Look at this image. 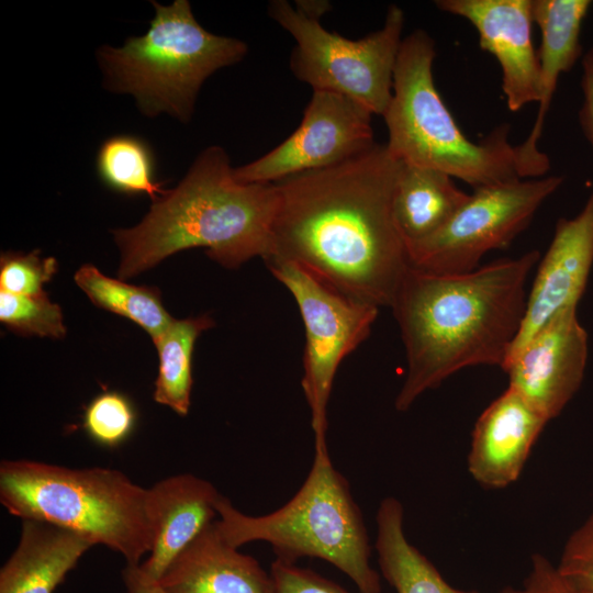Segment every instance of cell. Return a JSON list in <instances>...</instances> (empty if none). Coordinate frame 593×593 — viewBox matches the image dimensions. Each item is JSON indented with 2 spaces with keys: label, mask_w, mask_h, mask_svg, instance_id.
<instances>
[{
  "label": "cell",
  "mask_w": 593,
  "mask_h": 593,
  "mask_svg": "<svg viewBox=\"0 0 593 593\" xmlns=\"http://www.w3.org/2000/svg\"><path fill=\"white\" fill-rule=\"evenodd\" d=\"M268 15L295 41L290 68L313 91H329L383 115L392 99L393 72L402 44L403 10L389 7L383 26L360 40L325 30L286 0H272Z\"/></svg>",
  "instance_id": "cell-8"
},
{
  "label": "cell",
  "mask_w": 593,
  "mask_h": 593,
  "mask_svg": "<svg viewBox=\"0 0 593 593\" xmlns=\"http://www.w3.org/2000/svg\"><path fill=\"white\" fill-rule=\"evenodd\" d=\"M233 170L226 152L209 146L137 225L112 231L120 250L119 279L193 247L206 248V255L227 269L255 257L265 260L271 250L276 186L242 183Z\"/></svg>",
  "instance_id": "cell-3"
},
{
  "label": "cell",
  "mask_w": 593,
  "mask_h": 593,
  "mask_svg": "<svg viewBox=\"0 0 593 593\" xmlns=\"http://www.w3.org/2000/svg\"><path fill=\"white\" fill-rule=\"evenodd\" d=\"M270 574L275 593H349L314 571L278 559L272 562Z\"/></svg>",
  "instance_id": "cell-29"
},
{
  "label": "cell",
  "mask_w": 593,
  "mask_h": 593,
  "mask_svg": "<svg viewBox=\"0 0 593 593\" xmlns=\"http://www.w3.org/2000/svg\"><path fill=\"white\" fill-rule=\"evenodd\" d=\"M219 530L233 547L262 540L277 559L295 563L302 557L323 559L348 575L360 593H380L379 574L370 566V542L361 511L346 478L327 449H314L311 470L295 495L262 516L236 510L227 497L216 502Z\"/></svg>",
  "instance_id": "cell-6"
},
{
  "label": "cell",
  "mask_w": 593,
  "mask_h": 593,
  "mask_svg": "<svg viewBox=\"0 0 593 593\" xmlns=\"http://www.w3.org/2000/svg\"><path fill=\"white\" fill-rule=\"evenodd\" d=\"M126 593H166L159 582L148 575L141 564H126L122 570Z\"/></svg>",
  "instance_id": "cell-32"
},
{
  "label": "cell",
  "mask_w": 593,
  "mask_h": 593,
  "mask_svg": "<svg viewBox=\"0 0 593 593\" xmlns=\"http://www.w3.org/2000/svg\"><path fill=\"white\" fill-rule=\"evenodd\" d=\"M590 0H533V20L541 32L539 60V107L533 128L516 145L522 179L541 178L550 168L546 154L537 148L558 79L581 55L580 33L591 7Z\"/></svg>",
  "instance_id": "cell-16"
},
{
  "label": "cell",
  "mask_w": 593,
  "mask_h": 593,
  "mask_svg": "<svg viewBox=\"0 0 593 593\" xmlns=\"http://www.w3.org/2000/svg\"><path fill=\"white\" fill-rule=\"evenodd\" d=\"M501 593H579L567 582L546 557L535 553L530 571L519 588H505Z\"/></svg>",
  "instance_id": "cell-30"
},
{
  "label": "cell",
  "mask_w": 593,
  "mask_h": 593,
  "mask_svg": "<svg viewBox=\"0 0 593 593\" xmlns=\"http://www.w3.org/2000/svg\"><path fill=\"white\" fill-rule=\"evenodd\" d=\"M266 262L300 310L305 329L301 385L311 411L314 449H327V404L336 371L368 338L379 307L340 294L293 264Z\"/></svg>",
  "instance_id": "cell-10"
},
{
  "label": "cell",
  "mask_w": 593,
  "mask_h": 593,
  "mask_svg": "<svg viewBox=\"0 0 593 593\" xmlns=\"http://www.w3.org/2000/svg\"><path fill=\"white\" fill-rule=\"evenodd\" d=\"M592 266L593 192L578 215L557 222L528 292L523 323L507 359L557 315L577 309Z\"/></svg>",
  "instance_id": "cell-14"
},
{
  "label": "cell",
  "mask_w": 593,
  "mask_h": 593,
  "mask_svg": "<svg viewBox=\"0 0 593 593\" xmlns=\"http://www.w3.org/2000/svg\"><path fill=\"white\" fill-rule=\"evenodd\" d=\"M74 280L94 305L139 325L153 343L175 320L165 309L156 287L134 286L110 278L89 264L76 271Z\"/></svg>",
  "instance_id": "cell-23"
},
{
  "label": "cell",
  "mask_w": 593,
  "mask_h": 593,
  "mask_svg": "<svg viewBox=\"0 0 593 593\" xmlns=\"http://www.w3.org/2000/svg\"><path fill=\"white\" fill-rule=\"evenodd\" d=\"M556 567L579 593H593V513L569 536Z\"/></svg>",
  "instance_id": "cell-28"
},
{
  "label": "cell",
  "mask_w": 593,
  "mask_h": 593,
  "mask_svg": "<svg viewBox=\"0 0 593 593\" xmlns=\"http://www.w3.org/2000/svg\"><path fill=\"white\" fill-rule=\"evenodd\" d=\"M220 496L209 481L191 473L166 478L147 489L153 541L141 568L158 581L175 558L215 521Z\"/></svg>",
  "instance_id": "cell-17"
},
{
  "label": "cell",
  "mask_w": 593,
  "mask_h": 593,
  "mask_svg": "<svg viewBox=\"0 0 593 593\" xmlns=\"http://www.w3.org/2000/svg\"><path fill=\"white\" fill-rule=\"evenodd\" d=\"M588 354V333L577 309H570L540 328L502 369L508 377V389L549 422L580 389Z\"/></svg>",
  "instance_id": "cell-12"
},
{
  "label": "cell",
  "mask_w": 593,
  "mask_h": 593,
  "mask_svg": "<svg viewBox=\"0 0 593 593\" xmlns=\"http://www.w3.org/2000/svg\"><path fill=\"white\" fill-rule=\"evenodd\" d=\"M136 421L132 402L122 393L109 391L96 396L83 413V429L101 446L114 448L132 433Z\"/></svg>",
  "instance_id": "cell-26"
},
{
  "label": "cell",
  "mask_w": 593,
  "mask_h": 593,
  "mask_svg": "<svg viewBox=\"0 0 593 593\" xmlns=\"http://www.w3.org/2000/svg\"><path fill=\"white\" fill-rule=\"evenodd\" d=\"M435 43L416 30L403 38L390 104L382 115L389 153L403 164L440 170L479 189L522 179L516 145L502 124L473 143L460 131L436 89Z\"/></svg>",
  "instance_id": "cell-4"
},
{
  "label": "cell",
  "mask_w": 593,
  "mask_h": 593,
  "mask_svg": "<svg viewBox=\"0 0 593 593\" xmlns=\"http://www.w3.org/2000/svg\"><path fill=\"white\" fill-rule=\"evenodd\" d=\"M0 321L23 336L61 339L67 333L60 306L47 294L27 296L0 291Z\"/></svg>",
  "instance_id": "cell-25"
},
{
  "label": "cell",
  "mask_w": 593,
  "mask_h": 593,
  "mask_svg": "<svg viewBox=\"0 0 593 593\" xmlns=\"http://www.w3.org/2000/svg\"><path fill=\"white\" fill-rule=\"evenodd\" d=\"M0 502L21 519L46 522L104 545L126 564H141L152 548L147 489L115 469L3 460Z\"/></svg>",
  "instance_id": "cell-5"
},
{
  "label": "cell",
  "mask_w": 593,
  "mask_h": 593,
  "mask_svg": "<svg viewBox=\"0 0 593 593\" xmlns=\"http://www.w3.org/2000/svg\"><path fill=\"white\" fill-rule=\"evenodd\" d=\"M438 9L468 20L479 44L502 69V89L512 112L539 100V60L532 43L533 0H438Z\"/></svg>",
  "instance_id": "cell-13"
},
{
  "label": "cell",
  "mask_w": 593,
  "mask_h": 593,
  "mask_svg": "<svg viewBox=\"0 0 593 593\" xmlns=\"http://www.w3.org/2000/svg\"><path fill=\"white\" fill-rule=\"evenodd\" d=\"M58 268L54 257H42L35 249L30 253L7 251L0 257V291L16 295L47 294L43 286Z\"/></svg>",
  "instance_id": "cell-27"
},
{
  "label": "cell",
  "mask_w": 593,
  "mask_h": 593,
  "mask_svg": "<svg viewBox=\"0 0 593 593\" xmlns=\"http://www.w3.org/2000/svg\"><path fill=\"white\" fill-rule=\"evenodd\" d=\"M582 69L583 102L579 111V122L585 138L593 148V48L583 56Z\"/></svg>",
  "instance_id": "cell-31"
},
{
  "label": "cell",
  "mask_w": 593,
  "mask_h": 593,
  "mask_svg": "<svg viewBox=\"0 0 593 593\" xmlns=\"http://www.w3.org/2000/svg\"><path fill=\"white\" fill-rule=\"evenodd\" d=\"M213 326L214 320L209 314L174 320L154 342L159 367L153 398L181 416L189 413L191 404L194 344L204 331Z\"/></svg>",
  "instance_id": "cell-22"
},
{
  "label": "cell",
  "mask_w": 593,
  "mask_h": 593,
  "mask_svg": "<svg viewBox=\"0 0 593 593\" xmlns=\"http://www.w3.org/2000/svg\"><path fill=\"white\" fill-rule=\"evenodd\" d=\"M372 115L345 96L313 91L298 128L269 153L234 168V177L242 183H276L346 161L376 144Z\"/></svg>",
  "instance_id": "cell-11"
},
{
  "label": "cell",
  "mask_w": 593,
  "mask_h": 593,
  "mask_svg": "<svg viewBox=\"0 0 593 593\" xmlns=\"http://www.w3.org/2000/svg\"><path fill=\"white\" fill-rule=\"evenodd\" d=\"M166 593H275L267 573L209 524L169 564L158 580Z\"/></svg>",
  "instance_id": "cell-18"
},
{
  "label": "cell",
  "mask_w": 593,
  "mask_h": 593,
  "mask_svg": "<svg viewBox=\"0 0 593 593\" xmlns=\"http://www.w3.org/2000/svg\"><path fill=\"white\" fill-rule=\"evenodd\" d=\"M376 549L381 572L398 593H478L451 586L406 538L404 511L394 497L381 501L376 515Z\"/></svg>",
  "instance_id": "cell-21"
},
{
  "label": "cell",
  "mask_w": 593,
  "mask_h": 593,
  "mask_svg": "<svg viewBox=\"0 0 593 593\" xmlns=\"http://www.w3.org/2000/svg\"><path fill=\"white\" fill-rule=\"evenodd\" d=\"M562 182L549 176L474 189L440 230L406 246L410 267L436 275L478 269L488 251L506 247L529 225Z\"/></svg>",
  "instance_id": "cell-9"
},
{
  "label": "cell",
  "mask_w": 593,
  "mask_h": 593,
  "mask_svg": "<svg viewBox=\"0 0 593 593\" xmlns=\"http://www.w3.org/2000/svg\"><path fill=\"white\" fill-rule=\"evenodd\" d=\"M92 546L72 530L22 519L19 544L0 570V593H53Z\"/></svg>",
  "instance_id": "cell-19"
},
{
  "label": "cell",
  "mask_w": 593,
  "mask_h": 593,
  "mask_svg": "<svg viewBox=\"0 0 593 593\" xmlns=\"http://www.w3.org/2000/svg\"><path fill=\"white\" fill-rule=\"evenodd\" d=\"M548 421L526 400L506 389L478 417L468 455V470L485 488L515 482Z\"/></svg>",
  "instance_id": "cell-15"
},
{
  "label": "cell",
  "mask_w": 593,
  "mask_h": 593,
  "mask_svg": "<svg viewBox=\"0 0 593 593\" xmlns=\"http://www.w3.org/2000/svg\"><path fill=\"white\" fill-rule=\"evenodd\" d=\"M402 163L385 144L335 166L275 183L271 250L353 300L391 307L410 267L393 217Z\"/></svg>",
  "instance_id": "cell-1"
},
{
  "label": "cell",
  "mask_w": 593,
  "mask_h": 593,
  "mask_svg": "<svg viewBox=\"0 0 593 593\" xmlns=\"http://www.w3.org/2000/svg\"><path fill=\"white\" fill-rule=\"evenodd\" d=\"M449 175L433 168L402 163L392 211L405 242H421L440 230L468 201Z\"/></svg>",
  "instance_id": "cell-20"
},
{
  "label": "cell",
  "mask_w": 593,
  "mask_h": 593,
  "mask_svg": "<svg viewBox=\"0 0 593 593\" xmlns=\"http://www.w3.org/2000/svg\"><path fill=\"white\" fill-rule=\"evenodd\" d=\"M295 10L309 19L320 21L321 16L328 12L332 8L329 1L325 0H298L295 1Z\"/></svg>",
  "instance_id": "cell-33"
},
{
  "label": "cell",
  "mask_w": 593,
  "mask_h": 593,
  "mask_svg": "<svg viewBox=\"0 0 593 593\" xmlns=\"http://www.w3.org/2000/svg\"><path fill=\"white\" fill-rule=\"evenodd\" d=\"M97 171L110 189L125 194H147L153 202L167 193L158 181L150 146L134 135L107 138L97 154Z\"/></svg>",
  "instance_id": "cell-24"
},
{
  "label": "cell",
  "mask_w": 593,
  "mask_h": 593,
  "mask_svg": "<svg viewBox=\"0 0 593 593\" xmlns=\"http://www.w3.org/2000/svg\"><path fill=\"white\" fill-rule=\"evenodd\" d=\"M150 2L155 15L146 34L126 38L121 47L97 49L102 83L110 92L131 94L147 118L168 114L188 123L204 81L240 61L248 47L205 30L188 0Z\"/></svg>",
  "instance_id": "cell-7"
},
{
  "label": "cell",
  "mask_w": 593,
  "mask_h": 593,
  "mask_svg": "<svg viewBox=\"0 0 593 593\" xmlns=\"http://www.w3.org/2000/svg\"><path fill=\"white\" fill-rule=\"evenodd\" d=\"M539 258L533 249L459 275L407 268L390 307L406 355L394 401L399 412L463 368L503 367L525 315L527 278Z\"/></svg>",
  "instance_id": "cell-2"
}]
</instances>
